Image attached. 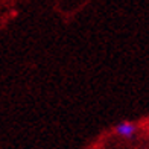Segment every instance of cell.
I'll list each match as a JSON object with an SVG mask.
<instances>
[{"mask_svg": "<svg viewBox=\"0 0 149 149\" xmlns=\"http://www.w3.org/2000/svg\"><path fill=\"white\" fill-rule=\"evenodd\" d=\"M139 131V126L132 123V122H120V123H117L116 126L113 128V132L117 135V137H122V139H134V135L137 134Z\"/></svg>", "mask_w": 149, "mask_h": 149, "instance_id": "obj_1", "label": "cell"}]
</instances>
